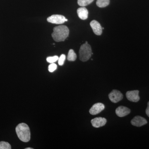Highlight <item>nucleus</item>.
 <instances>
[{
    "mask_svg": "<svg viewBox=\"0 0 149 149\" xmlns=\"http://www.w3.org/2000/svg\"><path fill=\"white\" fill-rule=\"evenodd\" d=\"M53 30L52 37L56 42H64L69 35V29L65 25L57 26Z\"/></svg>",
    "mask_w": 149,
    "mask_h": 149,
    "instance_id": "1",
    "label": "nucleus"
},
{
    "mask_svg": "<svg viewBox=\"0 0 149 149\" xmlns=\"http://www.w3.org/2000/svg\"><path fill=\"white\" fill-rule=\"evenodd\" d=\"M15 130L17 137L20 141L25 143L30 141V129L26 123H19L17 126Z\"/></svg>",
    "mask_w": 149,
    "mask_h": 149,
    "instance_id": "2",
    "label": "nucleus"
},
{
    "mask_svg": "<svg viewBox=\"0 0 149 149\" xmlns=\"http://www.w3.org/2000/svg\"><path fill=\"white\" fill-rule=\"evenodd\" d=\"M93 54L91 46L88 44V42H85V44H83L80 47L79 50V57L81 61H88Z\"/></svg>",
    "mask_w": 149,
    "mask_h": 149,
    "instance_id": "3",
    "label": "nucleus"
},
{
    "mask_svg": "<svg viewBox=\"0 0 149 149\" xmlns=\"http://www.w3.org/2000/svg\"><path fill=\"white\" fill-rule=\"evenodd\" d=\"M65 17L60 15H54L48 17L47 20L50 23L55 24H61L65 22Z\"/></svg>",
    "mask_w": 149,
    "mask_h": 149,
    "instance_id": "4",
    "label": "nucleus"
},
{
    "mask_svg": "<svg viewBox=\"0 0 149 149\" xmlns=\"http://www.w3.org/2000/svg\"><path fill=\"white\" fill-rule=\"evenodd\" d=\"M109 97L111 101L112 102H118L123 98V95L120 91L117 90H113L109 95Z\"/></svg>",
    "mask_w": 149,
    "mask_h": 149,
    "instance_id": "5",
    "label": "nucleus"
},
{
    "mask_svg": "<svg viewBox=\"0 0 149 149\" xmlns=\"http://www.w3.org/2000/svg\"><path fill=\"white\" fill-rule=\"evenodd\" d=\"M139 91H128L126 93V96L128 100L130 102H137L140 100Z\"/></svg>",
    "mask_w": 149,
    "mask_h": 149,
    "instance_id": "6",
    "label": "nucleus"
},
{
    "mask_svg": "<svg viewBox=\"0 0 149 149\" xmlns=\"http://www.w3.org/2000/svg\"><path fill=\"white\" fill-rule=\"evenodd\" d=\"M104 108L105 107L104 104L101 103H97L93 105L89 111V112L91 115H95L98 114L102 111Z\"/></svg>",
    "mask_w": 149,
    "mask_h": 149,
    "instance_id": "7",
    "label": "nucleus"
},
{
    "mask_svg": "<svg viewBox=\"0 0 149 149\" xmlns=\"http://www.w3.org/2000/svg\"><path fill=\"white\" fill-rule=\"evenodd\" d=\"M94 33L97 35H101L102 33V28L98 22L94 20L90 23Z\"/></svg>",
    "mask_w": 149,
    "mask_h": 149,
    "instance_id": "8",
    "label": "nucleus"
},
{
    "mask_svg": "<svg viewBox=\"0 0 149 149\" xmlns=\"http://www.w3.org/2000/svg\"><path fill=\"white\" fill-rule=\"evenodd\" d=\"M107 123V119L104 118L97 117L91 120V123L93 127L100 128L103 126Z\"/></svg>",
    "mask_w": 149,
    "mask_h": 149,
    "instance_id": "9",
    "label": "nucleus"
},
{
    "mask_svg": "<svg viewBox=\"0 0 149 149\" xmlns=\"http://www.w3.org/2000/svg\"><path fill=\"white\" fill-rule=\"evenodd\" d=\"M147 120L141 116H136L131 121L132 125L137 127H141L146 125L147 123Z\"/></svg>",
    "mask_w": 149,
    "mask_h": 149,
    "instance_id": "10",
    "label": "nucleus"
},
{
    "mask_svg": "<svg viewBox=\"0 0 149 149\" xmlns=\"http://www.w3.org/2000/svg\"><path fill=\"white\" fill-rule=\"evenodd\" d=\"M130 110L128 108L124 106H120L116 110V113L120 117H124L130 113Z\"/></svg>",
    "mask_w": 149,
    "mask_h": 149,
    "instance_id": "11",
    "label": "nucleus"
},
{
    "mask_svg": "<svg viewBox=\"0 0 149 149\" xmlns=\"http://www.w3.org/2000/svg\"><path fill=\"white\" fill-rule=\"evenodd\" d=\"M77 13L79 18L83 20L87 19L88 17V11L85 7H82L77 10Z\"/></svg>",
    "mask_w": 149,
    "mask_h": 149,
    "instance_id": "12",
    "label": "nucleus"
},
{
    "mask_svg": "<svg viewBox=\"0 0 149 149\" xmlns=\"http://www.w3.org/2000/svg\"><path fill=\"white\" fill-rule=\"evenodd\" d=\"M76 58H77V55L74 50L72 49L70 50L68 55V61H74L76 60Z\"/></svg>",
    "mask_w": 149,
    "mask_h": 149,
    "instance_id": "13",
    "label": "nucleus"
},
{
    "mask_svg": "<svg viewBox=\"0 0 149 149\" xmlns=\"http://www.w3.org/2000/svg\"><path fill=\"white\" fill-rule=\"evenodd\" d=\"M110 0H97L96 4L100 8H104L109 4Z\"/></svg>",
    "mask_w": 149,
    "mask_h": 149,
    "instance_id": "14",
    "label": "nucleus"
},
{
    "mask_svg": "<svg viewBox=\"0 0 149 149\" xmlns=\"http://www.w3.org/2000/svg\"><path fill=\"white\" fill-rule=\"evenodd\" d=\"M94 0H78L77 3L81 7H85L90 4Z\"/></svg>",
    "mask_w": 149,
    "mask_h": 149,
    "instance_id": "15",
    "label": "nucleus"
},
{
    "mask_svg": "<svg viewBox=\"0 0 149 149\" xmlns=\"http://www.w3.org/2000/svg\"><path fill=\"white\" fill-rule=\"evenodd\" d=\"M11 147L10 144L4 141L0 142V149H10Z\"/></svg>",
    "mask_w": 149,
    "mask_h": 149,
    "instance_id": "16",
    "label": "nucleus"
},
{
    "mask_svg": "<svg viewBox=\"0 0 149 149\" xmlns=\"http://www.w3.org/2000/svg\"><path fill=\"white\" fill-rule=\"evenodd\" d=\"M59 57L58 56H53L48 57L47 58V61L49 63H54L58 61Z\"/></svg>",
    "mask_w": 149,
    "mask_h": 149,
    "instance_id": "17",
    "label": "nucleus"
},
{
    "mask_svg": "<svg viewBox=\"0 0 149 149\" xmlns=\"http://www.w3.org/2000/svg\"><path fill=\"white\" fill-rule=\"evenodd\" d=\"M65 58H66V56H65V55L62 54L60 56L58 60V64L59 65L61 66L63 65L64 64L65 61Z\"/></svg>",
    "mask_w": 149,
    "mask_h": 149,
    "instance_id": "18",
    "label": "nucleus"
},
{
    "mask_svg": "<svg viewBox=\"0 0 149 149\" xmlns=\"http://www.w3.org/2000/svg\"><path fill=\"white\" fill-rule=\"evenodd\" d=\"M57 67V66L55 63H51L50 65H49V67H48V70L50 72H52L56 70Z\"/></svg>",
    "mask_w": 149,
    "mask_h": 149,
    "instance_id": "19",
    "label": "nucleus"
},
{
    "mask_svg": "<svg viewBox=\"0 0 149 149\" xmlns=\"http://www.w3.org/2000/svg\"><path fill=\"white\" fill-rule=\"evenodd\" d=\"M146 113L147 116L149 117V101L148 103V107H147L146 110Z\"/></svg>",
    "mask_w": 149,
    "mask_h": 149,
    "instance_id": "20",
    "label": "nucleus"
},
{
    "mask_svg": "<svg viewBox=\"0 0 149 149\" xmlns=\"http://www.w3.org/2000/svg\"><path fill=\"white\" fill-rule=\"evenodd\" d=\"M25 149H33V148H25Z\"/></svg>",
    "mask_w": 149,
    "mask_h": 149,
    "instance_id": "21",
    "label": "nucleus"
},
{
    "mask_svg": "<svg viewBox=\"0 0 149 149\" xmlns=\"http://www.w3.org/2000/svg\"><path fill=\"white\" fill-rule=\"evenodd\" d=\"M65 22L68 21V19H65Z\"/></svg>",
    "mask_w": 149,
    "mask_h": 149,
    "instance_id": "22",
    "label": "nucleus"
}]
</instances>
